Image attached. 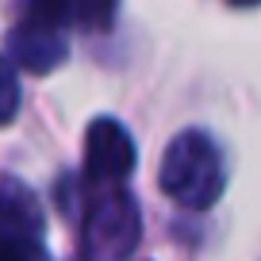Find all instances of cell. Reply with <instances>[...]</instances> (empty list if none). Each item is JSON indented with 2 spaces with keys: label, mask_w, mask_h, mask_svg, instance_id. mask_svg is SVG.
Instances as JSON below:
<instances>
[{
  "label": "cell",
  "mask_w": 261,
  "mask_h": 261,
  "mask_svg": "<svg viewBox=\"0 0 261 261\" xmlns=\"http://www.w3.org/2000/svg\"><path fill=\"white\" fill-rule=\"evenodd\" d=\"M42 207L35 192L16 177L0 180V261H27L46 253Z\"/></svg>",
  "instance_id": "3957f363"
},
{
  "label": "cell",
  "mask_w": 261,
  "mask_h": 261,
  "mask_svg": "<svg viewBox=\"0 0 261 261\" xmlns=\"http://www.w3.org/2000/svg\"><path fill=\"white\" fill-rule=\"evenodd\" d=\"M158 188L185 212H207L227 192V158L207 130H180L165 146Z\"/></svg>",
  "instance_id": "6da1fadb"
},
{
  "label": "cell",
  "mask_w": 261,
  "mask_h": 261,
  "mask_svg": "<svg viewBox=\"0 0 261 261\" xmlns=\"http://www.w3.org/2000/svg\"><path fill=\"white\" fill-rule=\"evenodd\" d=\"M19 100H23V92H19L16 65H12L8 58H0V127H8L19 115Z\"/></svg>",
  "instance_id": "52a82bcc"
},
{
  "label": "cell",
  "mask_w": 261,
  "mask_h": 261,
  "mask_svg": "<svg viewBox=\"0 0 261 261\" xmlns=\"http://www.w3.org/2000/svg\"><path fill=\"white\" fill-rule=\"evenodd\" d=\"M135 139L112 115H96L85 130V180L89 185H123L135 169Z\"/></svg>",
  "instance_id": "277c9868"
},
{
  "label": "cell",
  "mask_w": 261,
  "mask_h": 261,
  "mask_svg": "<svg viewBox=\"0 0 261 261\" xmlns=\"http://www.w3.org/2000/svg\"><path fill=\"white\" fill-rule=\"evenodd\" d=\"M119 0H23V16L31 23H50V27H69L81 23L89 31H104L115 23Z\"/></svg>",
  "instance_id": "8992f818"
},
{
  "label": "cell",
  "mask_w": 261,
  "mask_h": 261,
  "mask_svg": "<svg viewBox=\"0 0 261 261\" xmlns=\"http://www.w3.org/2000/svg\"><path fill=\"white\" fill-rule=\"evenodd\" d=\"M142 238V212L123 185H112L100 200H92L81 223V253L92 261L130 257Z\"/></svg>",
  "instance_id": "7a4b0ae2"
},
{
  "label": "cell",
  "mask_w": 261,
  "mask_h": 261,
  "mask_svg": "<svg viewBox=\"0 0 261 261\" xmlns=\"http://www.w3.org/2000/svg\"><path fill=\"white\" fill-rule=\"evenodd\" d=\"M230 4H261V0H230Z\"/></svg>",
  "instance_id": "ba28073f"
},
{
  "label": "cell",
  "mask_w": 261,
  "mask_h": 261,
  "mask_svg": "<svg viewBox=\"0 0 261 261\" xmlns=\"http://www.w3.org/2000/svg\"><path fill=\"white\" fill-rule=\"evenodd\" d=\"M8 54H12V62H16L19 69H27V73H50L58 65H65L69 42H65L62 27L19 19V23L8 31Z\"/></svg>",
  "instance_id": "5b68a950"
}]
</instances>
